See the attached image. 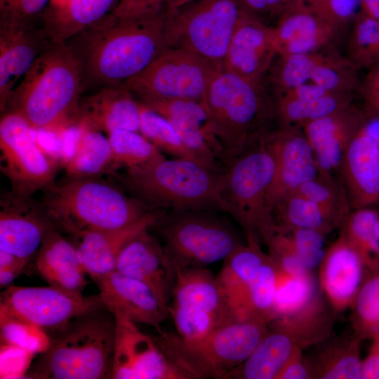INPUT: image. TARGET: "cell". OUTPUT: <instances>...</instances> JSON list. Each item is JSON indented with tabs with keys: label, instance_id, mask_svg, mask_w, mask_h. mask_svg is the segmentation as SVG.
<instances>
[{
	"label": "cell",
	"instance_id": "1",
	"mask_svg": "<svg viewBox=\"0 0 379 379\" xmlns=\"http://www.w3.org/2000/svg\"><path fill=\"white\" fill-rule=\"evenodd\" d=\"M166 10L119 19L105 15L74 36L77 46L67 44L81 63L84 79L110 86L143 70L167 48Z\"/></svg>",
	"mask_w": 379,
	"mask_h": 379
},
{
	"label": "cell",
	"instance_id": "2",
	"mask_svg": "<svg viewBox=\"0 0 379 379\" xmlns=\"http://www.w3.org/2000/svg\"><path fill=\"white\" fill-rule=\"evenodd\" d=\"M84 81L81 63L67 43L51 42L16 86L6 109L36 131L61 133L72 124Z\"/></svg>",
	"mask_w": 379,
	"mask_h": 379
},
{
	"label": "cell",
	"instance_id": "3",
	"mask_svg": "<svg viewBox=\"0 0 379 379\" xmlns=\"http://www.w3.org/2000/svg\"><path fill=\"white\" fill-rule=\"evenodd\" d=\"M48 336V347L25 378H111L115 319L105 305L51 331Z\"/></svg>",
	"mask_w": 379,
	"mask_h": 379
},
{
	"label": "cell",
	"instance_id": "4",
	"mask_svg": "<svg viewBox=\"0 0 379 379\" xmlns=\"http://www.w3.org/2000/svg\"><path fill=\"white\" fill-rule=\"evenodd\" d=\"M225 165L243 153L276 119L274 98L264 80L221 69L202 100Z\"/></svg>",
	"mask_w": 379,
	"mask_h": 379
},
{
	"label": "cell",
	"instance_id": "5",
	"mask_svg": "<svg viewBox=\"0 0 379 379\" xmlns=\"http://www.w3.org/2000/svg\"><path fill=\"white\" fill-rule=\"evenodd\" d=\"M58 230L79 237L132 224L154 211L96 177L69 178L46 190L41 203Z\"/></svg>",
	"mask_w": 379,
	"mask_h": 379
},
{
	"label": "cell",
	"instance_id": "6",
	"mask_svg": "<svg viewBox=\"0 0 379 379\" xmlns=\"http://www.w3.org/2000/svg\"><path fill=\"white\" fill-rule=\"evenodd\" d=\"M128 192L154 211L220 210V173L189 158L164 156L111 173Z\"/></svg>",
	"mask_w": 379,
	"mask_h": 379
},
{
	"label": "cell",
	"instance_id": "7",
	"mask_svg": "<svg viewBox=\"0 0 379 379\" xmlns=\"http://www.w3.org/2000/svg\"><path fill=\"white\" fill-rule=\"evenodd\" d=\"M270 130L225 165L218 187L220 210L228 213L246 237L253 235L265 244L274 234L273 222L266 208L274 173Z\"/></svg>",
	"mask_w": 379,
	"mask_h": 379
},
{
	"label": "cell",
	"instance_id": "8",
	"mask_svg": "<svg viewBox=\"0 0 379 379\" xmlns=\"http://www.w3.org/2000/svg\"><path fill=\"white\" fill-rule=\"evenodd\" d=\"M268 330L262 321L239 317L196 340L164 331L154 338L189 379H223L251 355Z\"/></svg>",
	"mask_w": 379,
	"mask_h": 379
},
{
	"label": "cell",
	"instance_id": "9",
	"mask_svg": "<svg viewBox=\"0 0 379 379\" xmlns=\"http://www.w3.org/2000/svg\"><path fill=\"white\" fill-rule=\"evenodd\" d=\"M215 210L161 211L152 227L174 264L205 267L224 260L243 244L237 232Z\"/></svg>",
	"mask_w": 379,
	"mask_h": 379
},
{
	"label": "cell",
	"instance_id": "10",
	"mask_svg": "<svg viewBox=\"0 0 379 379\" xmlns=\"http://www.w3.org/2000/svg\"><path fill=\"white\" fill-rule=\"evenodd\" d=\"M244 9L238 0H172L166 10V47L191 51L222 69Z\"/></svg>",
	"mask_w": 379,
	"mask_h": 379
},
{
	"label": "cell",
	"instance_id": "11",
	"mask_svg": "<svg viewBox=\"0 0 379 379\" xmlns=\"http://www.w3.org/2000/svg\"><path fill=\"white\" fill-rule=\"evenodd\" d=\"M175 266L176 278L168 312L179 336L199 339L239 318L210 271Z\"/></svg>",
	"mask_w": 379,
	"mask_h": 379
},
{
	"label": "cell",
	"instance_id": "12",
	"mask_svg": "<svg viewBox=\"0 0 379 379\" xmlns=\"http://www.w3.org/2000/svg\"><path fill=\"white\" fill-rule=\"evenodd\" d=\"M222 69L182 48H166L143 70L124 83L135 97L202 101Z\"/></svg>",
	"mask_w": 379,
	"mask_h": 379
},
{
	"label": "cell",
	"instance_id": "13",
	"mask_svg": "<svg viewBox=\"0 0 379 379\" xmlns=\"http://www.w3.org/2000/svg\"><path fill=\"white\" fill-rule=\"evenodd\" d=\"M36 133L18 113L8 111L1 116V169L16 194L30 196L54 184L60 164L44 152Z\"/></svg>",
	"mask_w": 379,
	"mask_h": 379
},
{
	"label": "cell",
	"instance_id": "14",
	"mask_svg": "<svg viewBox=\"0 0 379 379\" xmlns=\"http://www.w3.org/2000/svg\"><path fill=\"white\" fill-rule=\"evenodd\" d=\"M357 68L335 48L310 53L277 55L264 81L273 95L292 88L314 84L329 91L359 89Z\"/></svg>",
	"mask_w": 379,
	"mask_h": 379
},
{
	"label": "cell",
	"instance_id": "15",
	"mask_svg": "<svg viewBox=\"0 0 379 379\" xmlns=\"http://www.w3.org/2000/svg\"><path fill=\"white\" fill-rule=\"evenodd\" d=\"M102 305L100 294L73 295L51 286H9L1 293L0 309L47 332Z\"/></svg>",
	"mask_w": 379,
	"mask_h": 379
},
{
	"label": "cell",
	"instance_id": "16",
	"mask_svg": "<svg viewBox=\"0 0 379 379\" xmlns=\"http://www.w3.org/2000/svg\"><path fill=\"white\" fill-rule=\"evenodd\" d=\"M111 312L115 319L111 378L189 379L166 355L154 337L142 333L121 312Z\"/></svg>",
	"mask_w": 379,
	"mask_h": 379
},
{
	"label": "cell",
	"instance_id": "17",
	"mask_svg": "<svg viewBox=\"0 0 379 379\" xmlns=\"http://www.w3.org/2000/svg\"><path fill=\"white\" fill-rule=\"evenodd\" d=\"M269 137L274 157V173L267 194L266 208L272 218L274 206L316 176L318 168L301 128L279 126L269 131Z\"/></svg>",
	"mask_w": 379,
	"mask_h": 379
},
{
	"label": "cell",
	"instance_id": "18",
	"mask_svg": "<svg viewBox=\"0 0 379 379\" xmlns=\"http://www.w3.org/2000/svg\"><path fill=\"white\" fill-rule=\"evenodd\" d=\"M277 55L274 27L244 8L227 48L222 69L264 80Z\"/></svg>",
	"mask_w": 379,
	"mask_h": 379
},
{
	"label": "cell",
	"instance_id": "19",
	"mask_svg": "<svg viewBox=\"0 0 379 379\" xmlns=\"http://www.w3.org/2000/svg\"><path fill=\"white\" fill-rule=\"evenodd\" d=\"M150 229L124 246L115 270L145 284L168 310L175 282V266L161 240L149 232Z\"/></svg>",
	"mask_w": 379,
	"mask_h": 379
},
{
	"label": "cell",
	"instance_id": "20",
	"mask_svg": "<svg viewBox=\"0 0 379 379\" xmlns=\"http://www.w3.org/2000/svg\"><path fill=\"white\" fill-rule=\"evenodd\" d=\"M0 208V250L30 260L55 225L30 196L12 192L2 197Z\"/></svg>",
	"mask_w": 379,
	"mask_h": 379
},
{
	"label": "cell",
	"instance_id": "21",
	"mask_svg": "<svg viewBox=\"0 0 379 379\" xmlns=\"http://www.w3.org/2000/svg\"><path fill=\"white\" fill-rule=\"evenodd\" d=\"M51 43L32 22L0 20V109L5 112L19 79Z\"/></svg>",
	"mask_w": 379,
	"mask_h": 379
},
{
	"label": "cell",
	"instance_id": "22",
	"mask_svg": "<svg viewBox=\"0 0 379 379\" xmlns=\"http://www.w3.org/2000/svg\"><path fill=\"white\" fill-rule=\"evenodd\" d=\"M366 115L353 103L305 124L301 129L307 140L318 171H338L350 143Z\"/></svg>",
	"mask_w": 379,
	"mask_h": 379
},
{
	"label": "cell",
	"instance_id": "23",
	"mask_svg": "<svg viewBox=\"0 0 379 379\" xmlns=\"http://www.w3.org/2000/svg\"><path fill=\"white\" fill-rule=\"evenodd\" d=\"M105 307L119 310L136 324L163 332V322L169 317L168 310L154 292L141 281L117 270L93 279Z\"/></svg>",
	"mask_w": 379,
	"mask_h": 379
},
{
	"label": "cell",
	"instance_id": "24",
	"mask_svg": "<svg viewBox=\"0 0 379 379\" xmlns=\"http://www.w3.org/2000/svg\"><path fill=\"white\" fill-rule=\"evenodd\" d=\"M76 117L77 125L84 129L140 132V104L124 82L105 86L79 104Z\"/></svg>",
	"mask_w": 379,
	"mask_h": 379
},
{
	"label": "cell",
	"instance_id": "25",
	"mask_svg": "<svg viewBox=\"0 0 379 379\" xmlns=\"http://www.w3.org/2000/svg\"><path fill=\"white\" fill-rule=\"evenodd\" d=\"M338 171L351 208L370 207L379 201V144L363 124L346 149Z\"/></svg>",
	"mask_w": 379,
	"mask_h": 379
},
{
	"label": "cell",
	"instance_id": "26",
	"mask_svg": "<svg viewBox=\"0 0 379 379\" xmlns=\"http://www.w3.org/2000/svg\"><path fill=\"white\" fill-rule=\"evenodd\" d=\"M278 55L305 54L335 48L342 32L307 4L290 6L274 26Z\"/></svg>",
	"mask_w": 379,
	"mask_h": 379
},
{
	"label": "cell",
	"instance_id": "27",
	"mask_svg": "<svg viewBox=\"0 0 379 379\" xmlns=\"http://www.w3.org/2000/svg\"><path fill=\"white\" fill-rule=\"evenodd\" d=\"M319 265L320 287L334 312L352 307L364 279L365 266L341 233L325 251Z\"/></svg>",
	"mask_w": 379,
	"mask_h": 379
},
{
	"label": "cell",
	"instance_id": "28",
	"mask_svg": "<svg viewBox=\"0 0 379 379\" xmlns=\"http://www.w3.org/2000/svg\"><path fill=\"white\" fill-rule=\"evenodd\" d=\"M161 211H153L124 227L91 232L78 237L76 247L79 260L93 279L116 270L118 257L124 246L145 230L152 228Z\"/></svg>",
	"mask_w": 379,
	"mask_h": 379
},
{
	"label": "cell",
	"instance_id": "29",
	"mask_svg": "<svg viewBox=\"0 0 379 379\" xmlns=\"http://www.w3.org/2000/svg\"><path fill=\"white\" fill-rule=\"evenodd\" d=\"M35 267L50 286L70 295H83L87 284L86 272L76 247L57 228L52 229L44 239L36 252Z\"/></svg>",
	"mask_w": 379,
	"mask_h": 379
},
{
	"label": "cell",
	"instance_id": "30",
	"mask_svg": "<svg viewBox=\"0 0 379 379\" xmlns=\"http://www.w3.org/2000/svg\"><path fill=\"white\" fill-rule=\"evenodd\" d=\"M260 239L246 237V243L234 249L223 261V265L215 277L239 317L248 289L268 258L262 251Z\"/></svg>",
	"mask_w": 379,
	"mask_h": 379
},
{
	"label": "cell",
	"instance_id": "31",
	"mask_svg": "<svg viewBox=\"0 0 379 379\" xmlns=\"http://www.w3.org/2000/svg\"><path fill=\"white\" fill-rule=\"evenodd\" d=\"M118 0H67L49 4L41 15L42 27L51 42L65 43L106 15Z\"/></svg>",
	"mask_w": 379,
	"mask_h": 379
},
{
	"label": "cell",
	"instance_id": "32",
	"mask_svg": "<svg viewBox=\"0 0 379 379\" xmlns=\"http://www.w3.org/2000/svg\"><path fill=\"white\" fill-rule=\"evenodd\" d=\"M268 326L267 333L251 355L229 371L223 379H277L285 365L300 347L286 331Z\"/></svg>",
	"mask_w": 379,
	"mask_h": 379
},
{
	"label": "cell",
	"instance_id": "33",
	"mask_svg": "<svg viewBox=\"0 0 379 379\" xmlns=\"http://www.w3.org/2000/svg\"><path fill=\"white\" fill-rule=\"evenodd\" d=\"M333 314H336L319 295L299 312L289 317L276 318L268 325L279 328L290 335L302 349L325 340L330 335Z\"/></svg>",
	"mask_w": 379,
	"mask_h": 379
},
{
	"label": "cell",
	"instance_id": "34",
	"mask_svg": "<svg viewBox=\"0 0 379 379\" xmlns=\"http://www.w3.org/2000/svg\"><path fill=\"white\" fill-rule=\"evenodd\" d=\"M362 339L354 333L337 337L324 346L317 359L309 361L314 378L361 379L359 348Z\"/></svg>",
	"mask_w": 379,
	"mask_h": 379
},
{
	"label": "cell",
	"instance_id": "35",
	"mask_svg": "<svg viewBox=\"0 0 379 379\" xmlns=\"http://www.w3.org/2000/svg\"><path fill=\"white\" fill-rule=\"evenodd\" d=\"M279 127L302 128L305 124L352 103L353 93L329 92L306 98H274Z\"/></svg>",
	"mask_w": 379,
	"mask_h": 379
},
{
	"label": "cell",
	"instance_id": "36",
	"mask_svg": "<svg viewBox=\"0 0 379 379\" xmlns=\"http://www.w3.org/2000/svg\"><path fill=\"white\" fill-rule=\"evenodd\" d=\"M271 215L274 233L293 229H312L326 235L336 228L314 202L298 191L279 201Z\"/></svg>",
	"mask_w": 379,
	"mask_h": 379
},
{
	"label": "cell",
	"instance_id": "37",
	"mask_svg": "<svg viewBox=\"0 0 379 379\" xmlns=\"http://www.w3.org/2000/svg\"><path fill=\"white\" fill-rule=\"evenodd\" d=\"M340 233L369 271L379 268V212L370 207L353 209Z\"/></svg>",
	"mask_w": 379,
	"mask_h": 379
},
{
	"label": "cell",
	"instance_id": "38",
	"mask_svg": "<svg viewBox=\"0 0 379 379\" xmlns=\"http://www.w3.org/2000/svg\"><path fill=\"white\" fill-rule=\"evenodd\" d=\"M82 129L77 149L65 164L69 178L96 177L105 172H114L108 138L98 131Z\"/></svg>",
	"mask_w": 379,
	"mask_h": 379
},
{
	"label": "cell",
	"instance_id": "39",
	"mask_svg": "<svg viewBox=\"0 0 379 379\" xmlns=\"http://www.w3.org/2000/svg\"><path fill=\"white\" fill-rule=\"evenodd\" d=\"M296 191L314 202L335 227L351 211L345 187L332 173L318 171Z\"/></svg>",
	"mask_w": 379,
	"mask_h": 379
},
{
	"label": "cell",
	"instance_id": "40",
	"mask_svg": "<svg viewBox=\"0 0 379 379\" xmlns=\"http://www.w3.org/2000/svg\"><path fill=\"white\" fill-rule=\"evenodd\" d=\"M278 268L268 254L257 277L250 285L241 309L242 317H252L267 324L274 317Z\"/></svg>",
	"mask_w": 379,
	"mask_h": 379
},
{
	"label": "cell",
	"instance_id": "41",
	"mask_svg": "<svg viewBox=\"0 0 379 379\" xmlns=\"http://www.w3.org/2000/svg\"><path fill=\"white\" fill-rule=\"evenodd\" d=\"M346 57L357 68L379 64V20L361 11L352 22Z\"/></svg>",
	"mask_w": 379,
	"mask_h": 379
},
{
	"label": "cell",
	"instance_id": "42",
	"mask_svg": "<svg viewBox=\"0 0 379 379\" xmlns=\"http://www.w3.org/2000/svg\"><path fill=\"white\" fill-rule=\"evenodd\" d=\"M352 307L354 333L362 340L379 333V268L364 279Z\"/></svg>",
	"mask_w": 379,
	"mask_h": 379
},
{
	"label": "cell",
	"instance_id": "43",
	"mask_svg": "<svg viewBox=\"0 0 379 379\" xmlns=\"http://www.w3.org/2000/svg\"><path fill=\"white\" fill-rule=\"evenodd\" d=\"M114 168H131L164 157L162 152L140 132L117 129L108 133Z\"/></svg>",
	"mask_w": 379,
	"mask_h": 379
},
{
	"label": "cell",
	"instance_id": "44",
	"mask_svg": "<svg viewBox=\"0 0 379 379\" xmlns=\"http://www.w3.org/2000/svg\"><path fill=\"white\" fill-rule=\"evenodd\" d=\"M316 295L315 283L311 273L295 276L278 269L274 319L299 312L311 302Z\"/></svg>",
	"mask_w": 379,
	"mask_h": 379
},
{
	"label": "cell",
	"instance_id": "45",
	"mask_svg": "<svg viewBox=\"0 0 379 379\" xmlns=\"http://www.w3.org/2000/svg\"><path fill=\"white\" fill-rule=\"evenodd\" d=\"M140 104V133L161 152H165L177 158L195 160L173 124L157 112L141 102Z\"/></svg>",
	"mask_w": 379,
	"mask_h": 379
},
{
	"label": "cell",
	"instance_id": "46",
	"mask_svg": "<svg viewBox=\"0 0 379 379\" xmlns=\"http://www.w3.org/2000/svg\"><path fill=\"white\" fill-rule=\"evenodd\" d=\"M138 101L169 121H181L201 128L220 145L201 101L158 98H140Z\"/></svg>",
	"mask_w": 379,
	"mask_h": 379
},
{
	"label": "cell",
	"instance_id": "47",
	"mask_svg": "<svg viewBox=\"0 0 379 379\" xmlns=\"http://www.w3.org/2000/svg\"><path fill=\"white\" fill-rule=\"evenodd\" d=\"M2 345L15 346L32 354H41L49 344V336L41 328L0 309Z\"/></svg>",
	"mask_w": 379,
	"mask_h": 379
},
{
	"label": "cell",
	"instance_id": "48",
	"mask_svg": "<svg viewBox=\"0 0 379 379\" xmlns=\"http://www.w3.org/2000/svg\"><path fill=\"white\" fill-rule=\"evenodd\" d=\"M320 17L342 32L360 11V0H306Z\"/></svg>",
	"mask_w": 379,
	"mask_h": 379
},
{
	"label": "cell",
	"instance_id": "49",
	"mask_svg": "<svg viewBox=\"0 0 379 379\" xmlns=\"http://www.w3.org/2000/svg\"><path fill=\"white\" fill-rule=\"evenodd\" d=\"M285 232L310 271L321 264L325 254L324 234L312 229H293Z\"/></svg>",
	"mask_w": 379,
	"mask_h": 379
},
{
	"label": "cell",
	"instance_id": "50",
	"mask_svg": "<svg viewBox=\"0 0 379 379\" xmlns=\"http://www.w3.org/2000/svg\"><path fill=\"white\" fill-rule=\"evenodd\" d=\"M172 0H119L105 15L111 19L138 17L167 8Z\"/></svg>",
	"mask_w": 379,
	"mask_h": 379
},
{
	"label": "cell",
	"instance_id": "51",
	"mask_svg": "<svg viewBox=\"0 0 379 379\" xmlns=\"http://www.w3.org/2000/svg\"><path fill=\"white\" fill-rule=\"evenodd\" d=\"M51 0H13L0 10V20L15 22H32L41 16Z\"/></svg>",
	"mask_w": 379,
	"mask_h": 379
},
{
	"label": "cell",
	"instance_id": "52",
	"mask_svg": "<svg viewBox=\"0 0 379 379\" xmlns=\"http://www.w3.org/2000/svg\"><path fill=\"white\" fill-rule=\"evenodd\" d=\"M1 345V378L25 376L29 359L33 354L15 346Z\"/></svg>",
	"mask_w": 379,
	"mask_h": 379
},
{
	"label": "cell",
	"instance_id": "53",
	"mask_svg": "<svg viewBox=\"0 0 379 379\" xmlns=\"http://www.w3.org/2000/svg\"><path fill=\"white\" fill-rule=\"evenodd\" d=\"M359 88L367 115L379 117V64L370 67Z\"/></svg>",
	"mask_w": 379,
	"mask_h": 379
},
{
	"label": "cell",
	"instance_id": "54",
	"mask_svg": "<svg viewBox=\"0 0 379 379\" xmlns=\"http://www.w3.org/2000/svg\"><path fill=\"white\" fill-rule=\"evenodd\" d=\"M301 348L294 353L279 374L277 379H308L314 378L310 362L303 359Z\"/></svg>",
	"mask_w": 379,
	"mask_h": 379
},
{
	"label": "cell",
	"instance_id": "55",
	"mask_svg": "<svg viewBox=\"0 0 379 379\" xmlns=\"http://www.w3.org/2000/svg\"><path fill=\"white\" fill-rule=\"evenodd\" d=\"M361 379H379V354L370 350L362 361Z\"/></svg>",
	"mask_w": 379,
	"mask_h": 379
},
{
	"label": "cell",
	"instance_id": "56",
	"mask_svg": "<svg viewBox=\"0 0 379 379\" xmlns=\"http://www.w3.org/2000/svg\"><path fill=\"white\" fill-rule=\"evenodd\" d=\"M29 260L22 259L17 264L0 270V286L8 287L13 281V280L20 275L22 272L26 265L28 263Z\"/></svg>",
	"mask_w": 379,
	"mask_h": 379
},
{
	"label": "cell",
	"instance_id": "57",
	"mask_svg": "<svg viewBox=\"0 0 379 379\" xmlns=\"http://www.w3.org/2000/svg\"><path fill=\"white\" fill-rule=\"evenodd\" d=\"M241 6L262 20V17L271 16L266 0H238Z\"/></svg>",
	"mask_w": 379,
	"mask_h": 379
},
{
	"label": "cell",
	"instance_id": "58",
	"mask_svg": "<svg viewBox=\"0 0 379 379\" xmlns=\"http://www.w3.org/2000/svg\"><path fill=\"white\" fill-rule=\"evenodd\" d=\"M363 127L379 144V117L366 115Z\"/></svg>",
	"mask_w": 379,
	"mask_h": 379
},
{
	"label": "cell",
	"instance_id": "59",
	"mask_svg": "<svg viewBox=\"0 0 379 379\" xmlns=\"http://www.w3.org/2000/svg\"><path fill=\"white\" fill-rule=\"evenodd\" d=\"M360 11L374 19L379 20V0H360Z\"/></svg>",
	"mask_w": 379,
	"mask_h": 379
},
{
	"label": "cell",
	"instance_id": "60",
	"mask_svg": "<svg viewBox=\"0 0 379 379\" xmlns=\"http://www.w3.org/2000/svg\"><path fill=\"white\" fill-rule=\"evenodd\" d=\"M22 259L24 258H20L11 253L0 250V270L11 267Z\"/></svg>",
	"mask_w": 379,
	"mask_h": 379
},
{
	"label": "cell",
	"instance_id": "61",
	"mask_svg": "<svg viewBox=\"0 0 379 379\" xmlns=\"http://www.w3.org/2000/svg\"><path fill=\"white\" fill-rule=\"evenodd\" d=\"M372 345L371 350H373L379 354V333L374 335L372 338Z\"/></svg>",
	"mask_w": 379,
	"mask_h": 379
},
{
	"label": "cell",
	"instance_id": "62",
	"mask_svg": "<svg viewBox=\"0 0 379 379\" xmlns=\"http://www.w3.org/2000/svg\"><path fill=\"white\" fill-rule=\"evenodd\" d=\"M13 0H0V10L4 9Z\"/></svg>",
	"mask_w": 379,
	"mask_h": 379
},
{
	"label": "cell",
	"instance_id": "63",
	"mask_svg": "<svg viewBox=\"0 0 379 379\" xmlns=\"http://www.w3.org/2000/svg\"><path fill=\"white\" fill-rule=\"evenodd\" d=\"M67 0H51V3L49 4L53 5H59L64 2H65Z\"/></svg>",
	"mask_w": 379,
	"mask_h": 379
}]
</instances>
